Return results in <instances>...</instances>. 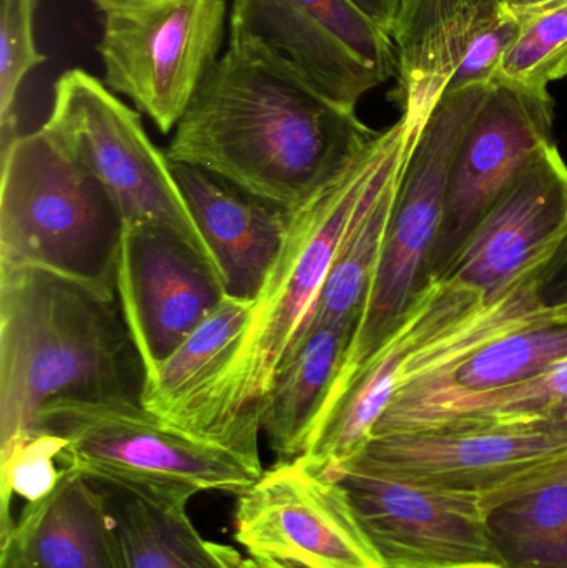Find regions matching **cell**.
Returning a JSON list of instances; mask_svg holds the SVG:
<instances>
[{"label":"cell","mask_w":567,"mask_h":568,"mask_svg":"<svg viewBox=\"0 0 567 568\" xmlns=\"http://www.w3.org/2000/svg\"><path fill=\"white\" fill-rule=\"evenodd\" d=\"M379 133L275 53L229 42L175 126L166 156L295 212L343 175Z\"/></svg>","instance_id":"cell-1"},{"label":"cell","mask_w":567,"mask_h":568,"mask_svg":"<svg viewBox=\"0 0 567 568\" xmlns=\"http://www.w3.org/2000/svg\"><path fill=\"white\" fill-rule=\"evenodd\" d=\"M419 132L399 116L343 175L292 212L285 245L242 339L212 377L160 417L163 423L260 460L262 407L273 379L302 336L366 193L396 150Z\"/></svg>","instance_id":"cell-2"},{"label":"cell","mask_w":567,"mask_h":568,"mask_svg":"<svg viewBox=\"0 0 567 568\" xmlns=\"http://www.w3.org/2000/svg\"><path fill=\"white\" fill-rule=\"evenodd\" d=\"M119 307L52 273L0 268V454L55 400L142 403L145 367Z\"/></svg>","instance_id":"cell-3"},{"label":"cell","mask_w":567,"mask_h":568,"mask_svg":"<svg viewBox=\"0 0 567 568\" xmlns=\"http://www.w3.org/2000/svg\"><path fill=\"white\" fill-rule=\"evenodd\" d=\"M125 220L42 126L2 146L0 268L40 270L115 300Z\"/></svg>","instance_id":"cell-4"},{"label":"cell","mask_w":567,"mask_h":568,"mask_svg":"<svg viewBox=\"0 0 567 568\" xmlns=\"http://www.w3.org/2000/svg\"><path fill=\"white\" fill-rule=\"evenodd\" d=\"M37 430L65 440L63 469L186 499L202 493L240 496L265 473L260 460L182 433L142 403L55 400L40 410Z\"/></svg>","instance_id":"cell-5"},{"label":"cell","mask_w":567,"mask_h":568,"mask_svg":"<svg viewBox=\"0 0 567 568\" xmlns=\"http://www.w3.org/2000/svg\"><path fill=\"white\" fill-rule=\"evenodd\" d=\"M53 92L52 113L43 126L105 186L125 223L173 233L220 272L172 162L146 135L139 110L85 70H67Z\"/></svg>","instance_id":"cell-6"},{"label":"cell","mask_w":567,"mask_h":568,"mask_svg":"<svg viewBox=\"0 0 567 568\" xmlns=\"http://www.w3.org/2000/svg\"><path fill=\"white\" fill-rule=\"evenodd\" d=\"M466 110V87L445 93L419 133L365 306L320 414L345 393L366 361L398 329L416 296L428 284L429 258L442 225L449 165Z\"/></svg>","instance_id":"cell-7"},{"label":"cell","mask_w":567,"mask_h":568,"mask_svg":"<svg viewBox=\"0 0 567 568\" xmlns=\"http://www.w3.org/2000/svg\"><path fill=\"white\" fill-rule=\"evenodd\" d=\"M103 83L170 133L220 60L226 0H90Z\"/></svg>","instance_id":"cell-8"},{"label":"cell","mask_w":567,"mask_h":568,"mask_svg":"<svg viewBox=\"0 0 567 568\" xmlns=\"http://www.w3.org/2000/svg\"><path fill=\"white\" fill-rule=\"evenodd\" d=\"M466 92L468 110L449 165L428 283L445 278L483 216L528 163L555 142V100L548 90L496 77L466 87Z\"/></svg>","instance_id":"cell-9"},{"label":"cell","mask_w":567,"mask_h":568,"mask_svg":"<svg viewBox=\"0 0 567 568\" xmlns=\"http://www.w3.org/2000/svg\"><path fill=\"white\" fill-rule=\"evenodd\" d=\"M229 26V42L270 50L345 109L398 75L392 36L353 0H233Z\"/></svg>","instance_id":"cell-10"},{"label":"cell","mask_w":567,"mask_h":568,"mask_svg":"<svg viewBox=\"0 0 567 568\" xmlns=\"http://www.w3.org/2000/svg\"><path fill=\"white\" fill-rule=\"evenodd\" d=\"M386 568H505L478 497L422 489L352 464L326 469Z\"/></svg>","instance_id":"cell-11"},{"label":"cell","mask_w":567,"mask_h":568,"mask_svg":"<svg viewBox=\"0 0 567 568\" xmlns=\"http://www.w3.org/2000/svg\"><path fill=\"white\" fill-rule=\"evenodd\" d=\"M236 497L233 536L252 559L305 568H386L342 487L302 457L280 460Z\"/></svg>","instance_id":"cell-12"},{"label":"cell","mask_w":567,"mask_h":568,"mask_svg":"<svg viewBox=\"0 0 567 568\" xmlns=\"http://www.w3.org/2000/svg\"><path fill=\"white\" fill-rule=\"evenodd\" d=\"M519 27L505 0H405L392 30L402 116L423 129L445 93L495 80Z\"/></svg>","instance_id":"cell-13"},{"label":"cell","mask_w":567,"mask_h":568,"mask_svg":"<svg viewBox=\"0 0 567 568\" xmlns=\"http://www.w3.org/2000/svg\"><path fill=\"white\" fill-rule=\"evenodd\" d=\"M566 258L567 163L551 142L483 216L443 280L478 291L489 306L533 280L548 283Z\"/></svg>","instance_id":"cell-14"},{"label":"cell","mask_w":567,"mask_h":568,"mask_svg":"<svg viewBox=\"0 0 567 568\" xmlns=\"http://www.w3.org/2000/svg\"><path fill=\"white\" fill-rule=\"evenodd\" d=\"M117 296L146 377L219 307L226 291L222 273L179 236L125 223Z\"/></svg>","instance_id":"cell-15"},{"label":"cell","mask_w":567,"mask_h":568,"mask_svg":"<svg viewBox=\"0 0 567 568\" xmlns=\"http://www.w3.org/2000/svg\"><path fill=\"white\" fill-rule=\"evenodd\" d=\"M565 449V434L541 429L403 433L369 437L362 453L343 464L422 489L483 500Z\"/></svg>","instance_id":"cell-16"},{"label":"cell","mask_w":567,"mask_h":568,"mask_svg":"<svg viewBox=\"0 0 567 568\" xmlns=\"http://www.w3.org/2000/svg\"><path fill=\"white\" fill-rule=\"evenodd\" d=\"M485 306L482 294L463 284L429 282L398 329L366 361L345 393L320 414L302 459L325 473L362 453L388 409L409 357Z\"/></svg>","instance_id":"cell-17"},{"label":"cell","mask_w":567,"mask_h":568,"mask_svg":"<svg viewBox=\"0 0 567 568\" xmlns=\"http://www.w3.org/2000/svg\"><path fill=\"white\" fill-rule=\"evenodd\" d=\"M172 166L190 213L215 256L226 296L256 300L285 245L292 212L205 170L183 163Z\"/></svg>","instance_id":"cell-18"},{"label":"cell","mask_w":567,"mask_h":568,"mask_svg":"<svg viewBox=\"0 0 567 568\" xmlns=\"http://www.w3.org/2000/svg\"><path fill=\"white\" fill-rule=\"evenodd\" d=\"M566 356L567 323H531L458 356L409 357L392 403L502 389L538 376Z\"/></svg>","instance_id":"cell-19"},{"label":"cell","mask_w":567,"mask_h":568,"mask_svg":"<svg viewBox=\"0 0 567 568\" xmlns=\"http://www.w3.org/2000/svg\"><path fill=\"white\" fill-rule=\"evenodd\" d=\"M13 530L30 568H123L105 490L75 470L63 469L55 490L26 506Z\"/></svg>","instance_id":"cell-20"},{"label":"cell","mask_w":567,"mask_h":568,"mask_svg":"<svg viewBox=\"0 0 567 568\" xmlns=\"http://www.w3.org/2000/svg\"><path fill=\"white\" fill-rule=\"evenodd\" d=\"M567 397V356L538 376L502 389L392 403L373 436L403 433L536 429L541 414Z\"/></svg>","instance_id":"cell-21"},{"label":"cell","mask_w":567,"mask_h":568,"mask_svg":"<svg viewBox=\"0 0 567 568\" xmlns=\"http://www.w3.org/2000/svg\"><path fill=\"white\" fill-rule=\"evenodd\" d=\"M419 133L409 135L396 150L366 193L343 236L328 278L302 336L306 331L320 326L348 327L355 333L356 323L368 296L369 284L382 256L383 243L388 233L389 220L409 155L418 142Z\"/></svg>","instance_id":"cell-22"},{"label":"cell","mask_w":567,"mask_h":568,"mask_svg":"<svg viewBox=\"0 0 567 568\" xmlns=\"http://www.w3.org/2000/svg\"><path fill=\"white\" fill-rule=\"evenodd\" d=\"M352 337L348 327H313L280 366L262 407V430L280 460L296 459L305 450Z\"/></svg>","instance_id":"cell-23"},{"label":"cell","mask_w":567,"mask_h":568,"mask_svg":"<svg viewBox=\"0 0 567 568\" xmlns=\"http://www.w3.org/2000/svg\"><path fill=\"white\" fill-rule=\"evenodd\" d=\"M95 483L105 490L123 568H222L186 514L190 499L152 487Z\"/></svg>","instance_id":"cell-24"},{"label":"cell","mask_w":567,"mask_h":568,"mask_svg":"<svg viewBox=\"0 0 567 568\" xmlns=\"http://www.w3.org/2000/svg\"><path fill=\"white\" fill-rule=\"evenodd\" d=\"M486 507L505 568H567V483H549Z\"/></svg>","instance_id":"cell-25"},{"label":"cell","mask_w":567,"mask_h":568,"mask_svg":"<svg viewBox=\"0 0 567 568\" xmlns=\"http://www.w3.org/2000/svg\"><path fill=\"white\" fill-rule=\"evenodd\" d=\"M255 300L225 296L215 311L145 377L142 406L156 417L199 389L235 349L253 316Z\"/></svg>","instance_id":"cell-26"},{"label":"cell","mask_w":567,"mask_h":568,"mask_svg":"<svg viewBox=\"0 0 567 568\" xmlns=\"http://www.w3.org/2000/svg\"><path fill=\"white\" fill-rule=\"evenodd\" d=\"M518 37L503 57L498 77L535 90H548L567 77V0L519 13Z\"/></svg>","instance_id":"cell-27"},{"label":"cell","mask_w":567,"mask_h":568,"mask_svg":"<svg viewBox=\"0 0 567 568\" xmlns=\"http://www.w3.org/2000/svg\"><path fill=\"white\" fill-rule=\"evenodd\" d=\"M65 440L55 434L37 433L20 439L7 453L0 454V497H2V526L0 544L9 539L13 523L10 499L19 496L27 506L42 503L59 486L63 469L59 457Z\"/></svg>","instance_id":"cell-28"},{"label":"cell","mask_w":567,"mask_h":568,"mask_svg":"<svg viewBox=\"0 0 567 568\" xmlns=\"http://www.w3.org/2000/svg\"><path fill=\"white\" fill-rule=\"evenodd\" d=\"M37 0H0V130L2 146L19 136L17 93L30 70L45 62L33 37Z\"/></svg>","instance_id":"cell-29"},{"label":"cell","mask_w":567,"mask_h":568,"mask_svg":"<svg viewBox=\"0 0 567 568\" xmlns=\"http://www.w3.org/2000/svg\"><path fill=\"white\" fill-rule=\"evenodd\" d=\"M549 483H567V449L553 454L548 459L536 464L535 467L523 474L515 483L509 484L502 493L493 494V496L483 499V506H489V504L498 503V500L513 496V494L525 493V490L535 489V487L545 486Z\"/></svg>","instance_id":"cell-30"},{"label":"cell","mask_w":567,"mask_h":568,"mask_svg":"<svg viewBox=\"0 0 567 568\" xmlns=\"http://www.w3.org/2000/svg\"><path fill=\"white\" fill-rule=\"evenodd\" d=\"M353 2L392 36L393 27H395L405 0H353Z\"/></svg>","instance_id":"cell-31"},{"label":"cell","mask_w":567,"mask_h":568,"mask_svg":"<svg viewBox=\"0 0 567 568\" xmlns=\"http://www.w3.org/2000/svg\"><path fill=\"white\" fill-rule=\"evenodd\" d=\"M535 427L536 429L565 434L567 436V397L559 400L555 406L549 407V409H546Z\"/></svg>","instance_id":"cell-32"},{"label":"cell","mask_w":567,"mask_h":568,"mask_svg":"<svg viewBox=\"0 0 567 568\" xmlns=\"http://www.w3.org/2000/svg\"><path fill=\"white\" fill-rule=\"evenodd\" d=\"M543 297L548 306L567 303V258L546 283Z\"/></svg>","instance_id":"cell-33"},{"label":"cell","mask_w":567,"mask_h":568,"mask_svg":"<svg viewBox=\"0 0 567 568\" xmlns=\"http://www.w3.org/2000/svg\"><path fill=\"white\" fill-rule=\"evenodd\" d=\"M0 568H30L29 560H27L26 552H23L22 540L13 529L9 539L2 544Z\"/></svg>","instance_id":"cell-34"},{"label":"cell","mask_w":567,"mask_h":568,"mask_svg":"<svg viewBox=\"0 0 567 568\" xmlns=\"http://www.w3.org/2000/svg\"><path fill=\"white\" fill-rule=\"evenodd\" d=\"M209 547L222 568H259L255 560L243 559V557L240 556L233 547L213 542H209Z\"/></svg>","instance_id":"cell-35"},{"label":"cell","mask_w":567,"mask_h":568,"mask_svg":"<svg viewBox=\"0 0 567 568\" xmlns=\"http://www.w3.org/2000/svg\"><path fill=\"white\" fill-rule=\"evenodd\" d=\"M539 323H567V303L555 304V306H545L536 314Z\"/></svg>","instance_id":"cell-36"},{"label":"cell","mask_w":567,"mask_h":568,"mask_svg":"<svg viewBox=\"0 0 567 568\" xmlns=\"http://www.w3.org/2000/svg\"><path fill=\"white\" fill-rule=\"evenodd\" d=\"M506 7L515 13H525L529 10L538 9L546 3L555 2V0H505Z\"/></svg>","instance_id":"cell-37"},{"label":"cell","mask_w":567,"mask_h":568,"mask_svg":"<svg viewBox=\"0 0 567 568\" xmlns=\"http://www.w3.org/2000/svg\"><path fill=\"white\" fill-rule=\"evenodd\" d=\"M259 568H305L296 566V564L282 562V560L253 559Z\"/></svg>","instance_id":"cell-38"}]
</instances>
